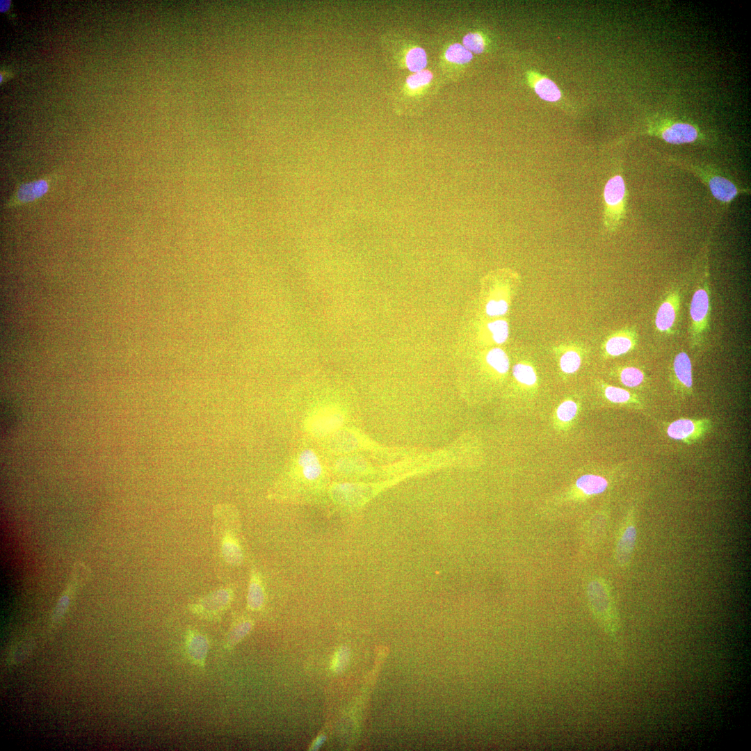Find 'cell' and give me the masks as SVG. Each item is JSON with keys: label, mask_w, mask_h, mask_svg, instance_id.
<instances>
[{"label": "cell", "mask_w": 751, "mask_h": 751, "mask_svg": "<svg viewBox=\"0 0 751 751\" xmlns=\"http://www.w3.org/2000/svg\"><path fill=\"white\" fill-rule=\"evenodd\" d=\"M710 311L709 286L706 281H703L697 286L690 304L688 332L693 346L700 345L709 330Z\"/></svg>", "instance_id": "cell-4"}, {"label": "cell", "mask_w": 751, "mask_h": 751, "mask_svg": "<svg viewBox=\"0 0 751 751\" xmlns=\"http://www.w3.org/2000/svg\"><path fill=\"white\" fill-rule=\"evenodd\" d=\"M680 307L678 290H672L665 296L659 306L654 319L656 329L660 333L671 334L675 331Z\"/></svg>", "instance_id": "cell-7"}, {"label": "cell", "mask_w": 751, "mask_h": 751, "mask_svg": "<svg viewBox=\"0 0 751 751\" xmlns=\"http://www.w3.org/2000/svg\"><path fill=\"white\" fill-rule=\"evenodd\" d=\"M265 601V587L259 572L251 569L248 580L247 606L253 611H259Z\"/></svg>", "instance_id": "cell-17"}, {"label": "cell", "mask_w": 751, "mask_h": 751, "mask_svg": "<svg viewBox=\"0 0 751 751\" xmlns=\"http://www.w3.org/2000/svg\"><path fill=\"white\" fill-rule=\"evenodd\" d=\"M253 622L246 617H239L232 624L227 636L225 647L231 648L244 638L251 630Z\"/></svg>", "instance_id": "cell-22"}, {"label": "cell", "mask_w": 751, "mask_h": 751, "mask_svg": "<svg viewBox=\"0 0 751 751\" xmlns=\"http://www.w3.org/2000/svg\"><path fill=\"white\" fill-rule=\"evenodd\" d=\"M395 59L399 66L411 73L426 69L428 57L425 49L416 42H405L395 51Z\"/></svg>", "instance_id": "cell-8"}, {"label": "cell", "mask_w": 751, "mask_h": 751, "mask_svg": "<svg viewBox=\"0 0 751 751\" xmlns=\"http://www.w3.org/2000/svg\"><path fill=\"white\" fill-rule=\"evenodd\" d=\"M508 309V303L504 300H492L487 303L485 311L490 316H499L505 314Z\"/></svg>", "instance_id": "cell-32"}, {"label": "cell", "mask_w": 751, "mask_h": 751, "mask_svg": "<svg viewBox=\"0 0 751 751\" xmlns=\"http://www.w3.org/2000/svg\"><path fill=\"white\" fill-rule=\"evenodd\" d=\"M604 393L608 401L616 403H626L631 399V394L628 391L617 387L608 386Z\"/></svg>", "instance_id": "cell-30"}, {"label": "cell", "mask_w": 751, "mask_h": 751, "mask_svg": "<svg viewBox=\"0 0 751 751\" xmlns=\"http://www.w3.org/2000/svg\"><path fill=\"white\" fill-rule=\"evenodd\" d=\"M636 538V530L633 525L627 526L621 534L616 547V559L621 565L630 561Z\"/></svg>", "instance_id": "cell-19"}, {"label": "cell", "mask_w": 751, "mask_h": 751, "mask_svg": "<svg viewBox=\"0 0 751 751\" xmlns=\"http://www.w3.org/2000/svg\"><path fill=\"white\" fill-rule=\"evenodd\" d=\"M675 165L691 172L709 188L715 200L728 206L739 195L749 193L748 188L738 187L719 170L708 165H695L684 162L674 163Z\"/></svg>", "instance_id": "cell-2"}, {"label": "cell", "mask_w": 751, "mask_h": 751, "mask_svg": "<svg viewBox=\"0 0 751 751\" xmlns=\"http://www.w3.org/2000/svg\"><path fill=\"white\" fill-rule=\"evenodd\" d=\"M576 485L585 494L594 495L603 492L608 486V482L602 476L586 474L577 479Z\"/></svg>", "instance_id": "cell-21"}, {"label": "cell", "mask_w": 751, "mask_h": 751, "mask_svg": "<svg viewBox=\"0 0 751 751\" xmlns=\"http://www.w3.org/2000/svg\"><path fill=\"white\" fill-rule=\"evenodd\" d=\"M90 575V570L86 565L81 562H76L74 564L69 583L61 596L54 613V620L55 622H58L63 616L72 594L80 586L88 580Z\"/></svg>", "instance_id": "cell-13"}, {"label": "cell", "mask_w": 751, "mask_h": 751, "mask_svg": "<svg viewBox=\"0 0 751 751\" xmlns=\"http://www.w3.org/2000/svg\"><path fill=\"white\" fill-rule=\"evenodd\" d=\"M638 334L635 331H624L609 337L605 343V350L608 355L619 356L627 353L637 344Z\"/></svg>", "instance_id": "cell-16"}, {"label": "cell", "mask_w": 751, "mask_h": 751, "mask_svg": "<svg viewBox=\"0 0 751 751\" xmlns=\"http://www.w3.org/2000/svg\"><path fill=\"white\" fill-rule=\"evenodd\" d=\"M487 364L500 373H506L510 366V362L506 353L499 348L491 349L486 355Z\"/></svg>", "instance_id": "cell-24"}, {"label": "cell", "mask_w": 751, "mask_h": 751, "mask_svg": "<svg viewBox=\"0 0 751 751\" xmlns=\"http://www.w3.org/2000/svg\"><path fill=\"white\" fill-rule=\"evenodd\" d=\"M576 411V404L572 401H566L559 405L556 414L560 420L568 421L574 417Z\"/></svg>", "instance_id": "cell-31"}, {"label": "cell", "mask_w": 751, "mask_h": 751, "mask_svg": "<svg viewBox=\"0 0 751 751\" xmlns=\"http://www.w3.org/2000/svg\"><path fill=\"white\" fill-rule=\"evenodd\" d=\"M234 597L230 587L216 589L197 601L188 604V610L194 615L205 620L220 619L229 607Z\"/></svg>", "instance_id": "cell-6"}, {"label": "cell", "mask_w": 751, "mask_h": 751, "mask_svg": "<svg viewBox=\"0 0 751 751\" xmlns=\"http://www.w3.org/2000/svg\"><path fill=\"white\" fill-rule=\"evenodd\" d=\"M656 134L665 142L675 144H686L695 142L699 138V131L695 126L688 122H676L666 124L655 129Z\"/></svg>", "instance_id": "cell-10"}, {"label": "cell", "mask_w": 751, "mask_h": 751, "mask_svg": "<svg viewBox=\"0 0 751 751\" xmlns=\"http://www.w3.org/2000/svg\"><path fill=\"white\" fill-rule=\"evenodd\" d=\"M581 362V357L579 354L575 351L570 350L565 353L561 357L560 365L563 371L572 373L579 369Z\"/></svg>", "instance_id": "cell-29"}, {"label": "cell", "mask_w": 751, "mask_h": 751, "mask_svg": "<svg viewBox=\"0 0 751 751\" xmlns=\"http://www.w3.org/2000/svg\"><path fill=\"white\" fill-rule=\"evenodd\" d=\"M620 378L622 383L625 386L636 387L644 381L645 375L639 369L629 366L624 368L621 371Z\"/></svg>", "instance_id": "cell-26"}, {"label": "cell", "mask_w": 751, "mask_h": 751, "mask_svg": "<svg viewBox=\"0 0 751 751\" xmlns=\"http://www.w3.org/2000/svg\"><path fill=\"white\" fill-rule=\"evenodd\" d=\"M472 59L473 54L459 42L449 44L442 55V62L445 67L453 70H463Z\"/></svg>", "instance_id": "cell-15"}, {"label": "cell", "mask_w": 751, "mask_h": 751, "mask_svg": "<svg viewBox=\"0 0 751 751\" xmlns=\"http://www.w3.org/2000/svg\"><path fill=\"white\" fill-rule=\"evenodd\" d=\"M709 427L708 421L682 418L670 423L667 433L677 440L693 441L701 437Z\"/></svg>", "instance_id": "cell-12"}, {"label": "cell", "mask_w": 751, "mask_h": 751, "mask_svg": "<svg viewBox=\"0 0 751 751\" xmlns=\"http://www.w3.org/2000/svg\"><path fill=\"white\" fill-rule=\"evenodd\" d=\"M298 467L300 482L310 488H316L317 485L322 481L323 469L316 452L310 449L302 451L298 458Z\"/></svg>", "instance_id": "cell-9"}, {"label": "cell", "mask_w": 751, "mask_h": 751, "mask_svg": "<svg viewBox=\"0 0 751 751\" xmlns=\"http://www.w3.org/2000/svg\"><path fill=\"white\" fill-rule=\"evenodd\" d=\"M513 376L521 383L526 385H533L537 380L536 374L533 369L526 364H515L512 369Z\"/></svg>", "instance_id": "cell-27"}, {"label": "cell", "mask_w": 751, "mask_h": 751, "mask_svg": "<svg viewBox=\"0 0 751 751\" xmlns=\"http://www.w3.org/2000/svg\"><path fill=\"white\" fill-rule=\"evenodd\" d=\"M492 333V339L497 344L505 342L508 337L509 328L507 322L504 320H496L487 325Z\"/></svg>", "instance_id": "cell-28"}, {"label": "cell", "mask_w": 751, "mask_h": 751, "mask_svg": "<svg viewBox=\"0 0 751 751\" xmlns=\"http://www.w3.org/2000/svg\"><path fill=\"white\" fill-rule=\"evenodd\" d=\"M241 527L239 513L234 506L222 503L214 506L213 535L218 546L220 560L230 567L240 566L245 559Z\"/></svg>", "instance_id": "cell-1"}, {"label": "cell", "mask_w": 751, "mask_h": 751, "mask_svg": "<svg viewBox=\"0 0 751 751\" xmlns=\"http://www.w3.org/2000/svg\"><path fill=\"white\" fill-rule=\"evenodd\" d=\"M1 410V425L3 431H8L14 426V423L16 422V416L13 410L10 406L2 407Z\"/></svg>", "instance_id": "cell-34"}, {"label": "cell", "mask_w": 751, "mask_h": 751, "mask_svg": "<svg viewBox=\"0 0 751 751\" xmlns=\"http://www.w3.org/2000/svg\"><path fill=\"white\" fill-rule=\"evenodd\" d=\"M535 93L543 100L556 102L561 97V92L558 86L551 79L541 77L533 85Z\"/></svg>", "instance_id": "cell-23"}, {"label": "cell", "mask_w": 751, "mask_h": 751, "mask_svg": "<svg viewBox=\"0 0 751 751\" xmlns=\"http://www.w3.org/2000/svg\"><path fill=\"white\" fill-rule=\"evenodd\" d=\"M604 225L609 231L615 230L626 214L627 191L620 173L613 175L606 181L604 192Z\"/></svg>", "instance_id": "cell-3"}, {"label": "cell", "mask_w": 751, "mask_h": 751, "mask_svg": "<svg viewBox=\"0 0 751 751\" xmlns=\"http://www.w3.org/2000/svg\"><path fill=\"white\" fill-rule=\"evenodd\" d=\"M673 377L676 382L686 391H691L693 386L692 364L687 353H677L672 363Z\"/></svg>", "instance_id": "cell-18"}, {"label": "cell", "mask_w": 751, "mask_h": 751, "mask_svg": "<svg viewBox=\"0 0 751 751\" xmlns=\"http://www.w3.org/2000/svg\"><path fill=\"white\" fill-rule=\"evenodd\" d=\"M185 648L189 661L204 668L209 649L208 638L197 630L188 629L185 635Z\"/></svg>", "instance_id": "cell-14"}, {"label": "cell", "mask_w": 751, "mask_h": 751, "mask_svg": "<svg viewBox=\"0 0 751 751\" xmlns=\"http://www.w3.org/2000/svg\"><path fill=\"white\" fill-rule=\"evenodd\" d=\"M50 181L45 177L20 184L6 203V207L27 204L42 197L49 191Z\"/></svg>", "instance_id": "cell-11"}, {"label": "cell", "mask_w": 751, "mask_h": 751, "mask_svg": "<svg viewBox=\"0 0 751 751\" xmlns=\"http://www.w3.org/2000/svg\"><path fill=\"white\" fill-rule=\"evenodd\" d=\"M590 600L595 611L601 615L608 610L609 598L604 585L598 580L591 581L588 586Z\"/></svg>", "instance_id": "cell-20"}, {"label": "cell", "mask_w": 751, "mask_h": 751, "mask_svg": "<svg viewBox=\"0 0 751 751\" xmlns=\"http://www.w3.org/2000/svg\"><path fill=\"white\" fill-rule=\"evenodd\" d=\"M349 658L348 650L346 647L340 648L333 656L332 668L335 672L343 670L348 663Z\"/></svg>", "instance_id": "cell-33"}, {"label": "cell", "mask_w": 751, "mask_h": 751, "mask_svg": "<svg viewBox=\"0 0 751 751\" xmlns=\"http://www.w3.org/2000/svg\"><path fill=\"white\" fill-rule=\"evenodd\" d=\"M462 45L471 54H481L486 47L484 36L478 31H469L462 39Z\"/></svg>", "instance_id": "cell-25"}, {"label": "cell", "mask_w": 751, "mask_h": 751, "mask_svg": "<svg viewBox=\"0 0 751 751\" xmlns=\"http://www.w3.org/2000/svg\"><path fill=\"white\" fill-rule=\"evenodd\" d=\"M436 86V79L434 73L428 69L420 72L411 73L407 76L399 90L397 95L398 106L408 108L423 99L428 97V95L434 91Z\"/></svg>", "instance_id": "cell-5"}]
</instances>
